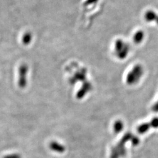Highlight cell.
Segmentation results:
<instances>
[{"instance_id": "cell-1", "label": "cell", "mask_w": 158, "mask_h": 158, "mask_svg": "<svg viewBox=\"0 0 158 158\" xmlns=\"http://www.w3.org/2000/svg\"><path fill=\"white\" fill-rule=\"evenodd\" d=\"M28 67L26 64H21L19 69V80L18 85L21 89H24L27 84L26 75L28 74Z\"/></svg>"}, {"instance_id": "cell-2", "label": "cell", "mask_w": 158, "mask_h": 158, "mask_svg": "<svg viewBox=\"0 0 158 158\" xmlns=\"http://www.w3.org/2000/svg\"><path fill=\"white\" fill-rule=\"evenodd\" d=\"M49 148L53 151H55L59 153H63L66 150L65 147L64 146L56 141L51 142L49 144Z\"/></svg>"}, {"instance_id": "cell-3", "label": "cell", "mask_w": 158, "mask_h": 158, "mask_svg": "<svg viewBox=\"0 0 158 158\" xmlns=\"http://www.w3.org/2000/svg\"><path fill=\"white\" fill-rule=\"evenodd\" d=\"M145 19L147 22L155 21L158 24V15L152 10L147 11L145 13Z\"/></svg>"}, {"instance_id": "cell-4", "label": "cell", "mask_w": 158, "mask_h": 158, "mask_svg": "<svg viewBox=\"0 0 158 158\" xmlns=\"http://www.w3.org/2000/svg\"><path fill=\"white\" fill-rule=\"evenodd\" d=\"M87 70L84 68H83L80 71L76 72L75 78L76 79V80H79V81H83L84 82L86 80V75Z\"/></svg>"}, {"instance_id": "cell-5", "label": "cell", "mask_w": 158, "mask_h": 158, "mask_svg": "<svg viewBox=\"0 0 158 158\" xmlns=\"http://www.w3.org/2000/svg\"><path fill=\"white\" fill-rule=\"evenodd\" d=\"M32 39V35L29 32H26L22 38V42L25 45H28L31 42Z\"/></svg>"}, {"instance_id": "cell-6", "label": "cell", "mask_w": 158, "mask_h": 158, "mask_svg": "<svg viewBox=\"0 0 158 158\" xmlns=\"http://www.w3.org/2000/svg\"><path fill=\"white\" fill-rule=\"evenodd\" d=\"M144 38L143 32L138 31L135 33L133 37V40L136 42H140Z\"/></svg>"}, {"instance_id": "cell-7", "label": "cell", "mask_w": 158, "mask_h": 158, "mask_svg": "<svg viewBox=\"0 0 158 158\" xmlns=\"http://www.w3.org/2000/svg\"><path fill=\"white\" fill-rule=\"evenodd\" d=\"M87 92V91L85 89H83V87H82L81 89L78 91V92L77 93V94H76L77 98V99H82L84 97V95L86 94Z\"/></svg>"}, {"instance_id": "cell-8", "label": "cell", "mask_w": 158, "mask_h": 158, "mask_svg": "<svg viewBox=\"0 0 158 158\" xmlns=\"http://www.w3.org/2000/svg\"><path fill=\"white\" fill-rule=\"evenodd\" d=\"M99 0H86L84 2V6H89L97 3Z\"/></svg>"}, {"instance_id": "cell-9", "label": "cell", "mask_w": 158, "mask_h": 158, "mask_svg": "<svg viewBox=\"0 0 158 158\" xmlns=\"http://www.w3.org/2000/svg\"><path fill=\"white\" fill-rule=\"evenodd\" d=\"M83 89H85L87 92L91 89V84L88 82H84L82 86Z\"/></svg>"}, {"instance_id": "cell-10", "label": "cell", "mask_w": 158, "mask_h": 158, "mask_svg": "<svg viewBox=\"0 0 158 158\" xmlns=\"http://www.w3.org/2000/svg\"><path fill=\"white\" fill-rule=\"evenodd\" d=\"M3 158H22L19 154H10L5 156Z\"/></svg>"}]
</instances>
